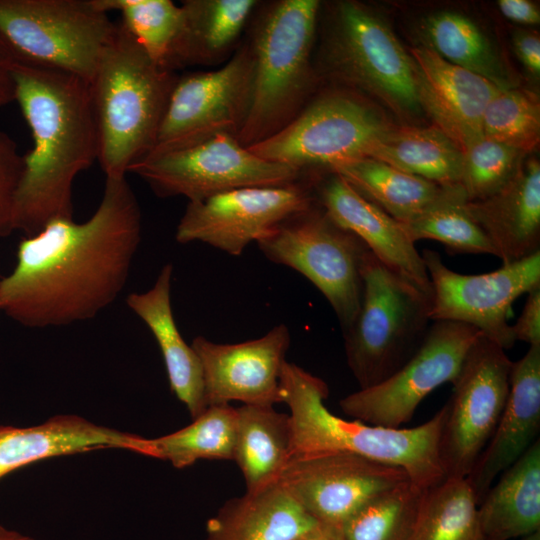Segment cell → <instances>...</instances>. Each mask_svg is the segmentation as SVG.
Returning a JSON list of instances; mask_svg holds the SVG:
<instances>
[{"instance_id": "6da1fadb", "label": "cell", "mask_w": 540, "mask_h": 540, "mask_svg": "<svg viewBox=\"0 0 540 540\" xmlns=\"http://www.w3.org/2000/svg\"><path fill=\"white\" fill-rule=\"evenodd\" d=\"M142 239V214L126 176L106 177L83 223L55 219L24 236L0 280V311L29 328L72 325L109 307L126 286Z\"/></svg>"}, {"instance_id": "7a4b0ae2", "label": "cell", "mask_w": 540, "mask_h": 540, "mask_svg": "<svg viewBox=\"0 0 540 540\" xmlns=\"http://www.w3.org/2000/svg\"><path fill=\"white\" fill-rule=\"evenodd\" d=\"M13 76L15 101L33 138L23 155L13 226L32 236L52 220L73 219V182L98 161L99 136L86 81L21 62Z\"/></svg>"}, {"instance_id": "3957f363", "label": "cell", "mask_w": 540, "mask_h": 540, "mask_svg": "<svg viewBox=\"0 0 540 540\" xmlns=\"http://www.w3.org/2000/svg\"><path fill=\"white\" fill-rule=\"evenodd\" d=\"M282 403L289 408L292 456L348 453L401 468L428 489L445 478L439 440L446 410L412 428H390L341 418L326 407L324 380L285 361L280 372Z\"/></svg>"}, {"instance_id": "277c9868", "label": "cell", "mask_w": 540, "mask_h": 540, "mask_svg": "<svg viewBox=\"0 0 540 540\" xmlns=\"http://www.w3.org/2000/svg\"><path fill=\"white\" fill-rule=\"evenodd\" d=\"M179 76L157 66L121 22L89 82L106 177L126 176L152 150Z\"/></svg>"}, {"instance_id": "5b68a950", "label": "cell", "mask_w": 540, "mask_h": 540, "mask_svg": "<svg viewBox=\"0 0 540 540\" xmlns=\"http://www.w3.org/2000/svg\"><path fill=\"white\" fill-rule=\"evenodd\" d=\"M319 9L317 0H279L258 15L249 41L250 107L237 135L244 147L273 136L304 109L315 79L311 53Z\"/></svg>"}, {"instance_id": "8992f818", "label": "cell", "mask_w": 540, "mask_h": 540, "mask_svg": "<svg viewBox=\"0 0 540 540\" xmlns=\"http://www.w3.org/2000/svg\"><path fill=\"white\" fill-rule=\"evenodd\" d=\"M358 314L343 331L347 365L359 389L396 372L415 353L432 322L430 298L367 250Z\"/></svg>"}, {"instance_id": "52a82bcc", "label": "cell", "mask_w": 540, "mask_h": 540, "mask_svg": "<svg viewBox=\"0 0 540 540\" xmlns=\"http://www.w3.org/2000/svg\"><path fill=\"white\" fill-rule=\"evenodd\" d=\"M116 24L95 0H0V36L18 62L88 84Z\"/></svg>"}, {"instance_id": "ba28073f", "label": "cell", "mask_w": 540, "mask_h": 540, "mask_svg": "<svg viewBox=\"0 0 540 540\" xmlns=\"http://www.w3.org/2000/svg\"><path fill=\"white\" fill-rule=\"evenodd\" d=\"M271 262L307 278L326 298L342 332L354 322L362 300L361 262L367 246L313 205L258 240Z\"/></svg>"}, {"instance_id": "9c48e42d", "label": "cell", "mask_w": 540, "mask_h": 540, "mask_svg": "<svg viewBox=\"0 0 540 540\" xmlns=\"http://www.w3.org/2000/svg\"><path fill=\"white\" fill-rule=\"evenodd\" d=\"M332 12L323 45L327 70L398 114L419 112L412 59L389 25L356 1L339 2Z\"/></svg>"}, {"instance_id": "30bf717a", "label": "cell", "mask_w": 540, "mask_h": 540, "mask_svg": "<svg viewBox=\"0 0 540 540\" xmlns=\"http://www.w3.org/2000/svg\"><path fill=\"white\" fill-rule=\"evenodd\" d=\"M128 172L142 178L158 197L183 196L189 202L243 187L291 184L302 173L255 155L227 133L188 148L145 157Z\"/></svg>"}, {"instance_id": "8fae6325", "label": "cell", "mask_w": 540, "mask_h": 540, "mask_svg": "<svg viewBox=\"0 0 540 540\" xmlns=\"http://www.w3.org/2000/svg\"><path fill=\"white\" fill-rule=\"evenodd\" d=\"M512 361L480 335L452 381L439 456L446 477H467L492 437L510 388Z\"/></svg>"}, {"instance_id": "7c38bea8", "label": "cell", "mask_w": 540, "mask_h": 540, "mask_svg": "<svg viewBox=\"0 0 540 540\" xmlns=\"http://www.w3.org/2000/svg\"><path fill=\"white\" fill-rule=\"evenodd\" d=\"M253 69L247 42L221 68L178 77L146 157L188 148L222 133L237 137L250 107Z\"/></svg>"}, {"instance_id": "4fadbf2b", "label": "cell", "mask_w": 540, "mask_h": 540, "mask_svg": "<svg viewBox=\"0 0 540 540\" xmlns=\"http://www.w3.org/2000/svg\"><path fill=\"white\" fill-rule=\"evenodd\" d=\"M389 126L360 100L330 94L306 105L283 129L248 149L263 159L300 171L310 166L331 169L369 157Z\"/></svg>"}, {"instance_id": "5bb4252c", "label": "cell", "mask_w": 540, "mask_h": 540, "mask_svg": "<svg viewBox=\"0 0 540 540\" xmlns=\"http://www.w3.org/2000/svg\"><path fill=\"white\" fill-rule=\"evenodd\" d=\"M475 327L433 321L415 353L391 376L339 402L341 410L371 425L400 428L432 391L457 376L476 339Z\"/></svg>"}, {"instance_id": "9a60e30c", "label": "cell", "mask_w": 540, "mask_h": 540, "mask_svg": "<svg viewBox=\"0 0 540 540\" xmlns=\"http://www.w3.org/2000/svg\"><path fill=\"white\" fill-rule=\"evenodd\" d=\"M430 283V320L451 321L478 329L505 351L516 342L508 316L515 300L540 286V251L484 274H461L440 254L422 251Z\"/></svg>"}, {"instance_id": "2e32d148", "label": "cell", "mask_w": 540, "mask_h": 540, "mask_svg": "<svg viewBox=\"0 0 540 540\" xmlns=\"http://www.w3.org/2000/svg\"><path fill=\"white\" fill-rule=\"evenodd\" d=\"M307 185L243 187L188 202L175 233L178 243L201 242L240 256L286 219L315 205Z\"/></svg>"}, {"instance_id": "e0dca14e", "label": "cell", "mask_w": 540, "mask_h": 540, "mask_svg": "<svg viewBox=\"0 0 540 540\" xmlns=\"http://www.w3.org/2000/svg\"><path fill=\"white\" fill-rule=\"evenodd\" d=\"M407 480L401 468L328 453L291 457L279 483L318 522L341 529L368 502Z\"/></svg>"}, {"instance_id": "ac0fdd59", "label": "cell", "mask_w": 540, "mask_h": 540, "mask_svg": "<svg viewBox=\"0 0 540 540\" xmlns=\"http://www.w3.org/2000/svg\"><path fill=\"white\" fill-rule=\"evenodd\" d=\"M290 342L285 324L239 343H215L203 336L195 337L191 346L201 363L207 408L234 401L261 406L282 403L280 372Z\"/></svg>"}, {"instance_id": "d6986e66", "label": "cell", "mask_w": 540, "mask_h": 540, "mask_svg": "<svg viewBox=\"0 0 540 540\" xmlns=\"http://www.w3.org/2000/svg\"><path fill=\"white\" fill-rule=\"evenodd\" d=\"M420 108L462 151L483 137L482 118L502 89L424 46L410 48Z\"/></svg>"}, {"instance_id": "ffe728a7", "label": "cell", "mask_w": 540, "mask_h": 540, "mask_svg": "<svg viewBox=\"0 0 540 540\" xmlns=\"http://www.w3.org/2000/svg\"><path fill=\"white\" fill-rule=\"evenodd\" d=\"M332 173L318 186L322 209L337 225L358 237L381 263L430 298L425 263L402 224Z\"/></svg>"}, {"instance_id": "44dd1931", "label": "cell", "mask_w": 540, "mask_h": 540, "mask_svg": "<svg viewBox=\"0 0 540 540\" xmlns=\"http://www.w3.org/2000/svg\"><path fill=\"white\" fill-rule=\"evenodd\" d=\"M540 345L512 363L508 398L495 431L466 477L478 505L494 480L539 438Z\"/></svg>"}, {"instance_id": "7402d4cb", "label": "cell", "mask_w": 540, "mask_h": 540, "mask_svg": "<svg viewBox=\"0 0 540 540\" xmlns=\"http://www.w3.org/2000/svg\"><path fill=\"white\" fill-rule=\"evenodd\" d=\"M503 264L540 251V164L524 159L515 177L495 194L466 202Z\"/></svg>"}, {"instance_id": "603a6c76", "label": "cell", "mask_w": 540, "mask_h": 540, "mask_svg": "<svg viewBox=\"0 0 540 540\" xmlns=\"http://www.w3.org/2000/svg\"><path fill=\"white\" fill-rule=\"evenodd\" d=\"M137 435L61 414L38 425L0 424V479L38 461L101 449L130 451Z\"/></svg>"}, {"instance_id": "cb8c5ba5", "label": "cell", "mask_w": 540, "mask_h": 540, "mask_svg": "<svg viewBox=\"0 0 540 540\" xmlns=\"http://www.w3.org/2000/svg\"><path fill=\"white\" fill-rule=\"evenodd\" d=\"M172 276L173 265L167 263L150 289L129 294L126 303L154 336L170 388L194 420L207 409L202 368L196 352L183 339L175 322L171 306Z\"/></svg>"}, {"instance_id": "d4e9b609", "label": "cell", "mask_w": 540, "mask_h": 540, "mask_svg": "<svg viewBox=\"0 0 540 540\" xmlns=\"http://www.w3.org/2000/svg\"><path fill=\"white\" fill-rule=\"evenodd\" d=\"M320 525L278 482L226 501L207 521L205 540H296Z\"/></svg>"}, {"instance_id": "484cf974", "label": "cell", "mask_w": 540, "mask_h": 540, "mask_svg": "<svg viewBox=\"0 0 540 540\" xmlns=\"http://www.w3.org/2000/svg\"><path fill=\"white\" fill-rule=\"evenodd\" d=\"M483 540H513L540 531V440L500 474L480 504Z\"/></svg>"}, {"instance_id": "4316f807", "label": "cell", "mask_w": 540, "mask_h": 540, "mask_svg": "<svg viewBox=\"0 0 540 540\" xmlns=\"http://www.w3.org/2000/svg\"><path fill=\"white\" fill-rule=\"evenodd\" d=\"M292 456L289 414L273 406L242 405L236 408L233 458L246 492H257L279 482Z\"/></svg>"}, {"instance_id": "83f0119b", "label": "cell", "mask_w": 540, "mask_h": 540, "mask_svg": "<svg viewBox=\"0 0 540 540\" xmlns=\"http://www.w3.org/2000/svg\"><path fill=\"white\" fill-rule=\"evenodd\" d=\"M398 222L408 223L429 209L447 185L401 171L364 157L330 169Z\"/></svg>"}, {"instance_id": "f1b7e54d", "label": "cell", "mask_w": 540, "mask_h": 540, "mask_svg": "<svg viewBox=\"0 0 540 540\" xmlns=\"http://www.w3.org/2000/svg\"><path fill=\"white\" fill-rule=\"evenodd\" d=\"M369 157L439 185L459 184L463 153L436 126H389Z\"/></svg>"}, {"instance_id": "f546056e", "label": "cell", "mask_w": 540, "mask_h": 540, "mask_svg": "<svg viewBox=\"0 0 540 540\" xmlns=\"http://www.w3.org/2000/svg\"><path fill=\"white\" fill-rule=\"evenodd\" d=\"M253 0H186L184 28L176 50L175 70L192 64H211L238 39L257 6Z\"/></svg>"}, {"instance_id": "4dcf8cb0", "label": "cell", "mask_w": 540, "mask_h": 540, "mask_svg": "<svg viewBox=\"0 0 540 540\" xmlns=\"http://www.w3.org/2000/svg\"><path fill=\"white\" fill-rule=\"evenodd\" d=\"M236 408L209 406L188 426L170 434L144 438L137 435L131 452L170 462L182 469L201 459L232 460Z\"/></svg>"}, {"instance_id": "1f68e13d", "label": "cell", "mask_w": 540, "mask_h": 540, "mask_svg": "<svg viewBox=\"0 0 540 540\" xmlns=\"http://www.w3.org/2000/svg\"><path fill=\"white\" fill-rule=\"evenodd\" d=\"M419 32L423 46L447 62L487 79L502 90L514 88L493 45L467 16L439 11L422 20Z\"/></svg>"}, {"instance_id": "d6a6232c", "label": "cell", "mask_w": 540, "mask_h": 540, "mask_svg": "<svg viewBox=\"0 0 540 540\" xmlns=\"http://www.w3.org/2000/svg\"><path fill=\"white\" fill-rule=\"evenodd\" d=\"M411 540H483L478 501L466 477L426 489Z\"/></svg>"}, {"instance_id": "836d02e7", "label": "cell", "mask_w": 540, "mask_h": 540, "mask_svg": "<svg viewBox=\"0 0 540 540\" xmlns=\"http://www.w3.org/2000/svg\"><path fill=\"white\" fill-rule=\"evenodd\" d=\"M105 12L118 11L121 23L159 67L175 72L184 12L170 0H95Z\"/></svg>"}, {"instance_id": "e575fe53", "label": "cell", "mask_w": 540, "mask_h": 540, "mask_svg": "<svg viewBox=\"0 0 540 540\" xmlns=\"http://www.w3.org/2000/svg\"><path fill=\"white\" fill-rule=\"evenodd\" d=\"M468 201L460 184L447 185L441 197L414 220L402 224L414 243L422 239L436 240L457 253L489 254L496 250L487 235L466 210Z\"/></svg>"}, {"instance_id": "d590c367", "label": "cell", "mask_w": 540, "mask_h": 540, "mask_svg": "<svg viewBox=\"0 0 540 540\" xmlns=\"http://www.w3.org/2000/svg\"><path fill=\"white\" fill-rule=\"evenodd\" d=\"M426 489L407 480L374 498L341 527L345 540H411Z\"/></svg>"}, {"instance_id": "8d00e7d4", "label": "cell", "mask_w": 540, "mask_h": 540, "mask_svg": "<svg viewBox=\"0 0 540 540\" xmlns=\"http://www.w3.org/2000/svg\"><path fill=\"white\" fill-rule=\"evenodd\" d=\"M482 134L528 154L540 139L538 98L520 89L500 90L485 108Z\"/></svg>"}, {"instance_id": "74e56055", "label": "cell", "mask_w": 540, "mask_h": 540, "mask_svg": "<svg viewBox=\"0 0 540 540\" xmlns=\"http://www.w3.org/2000/svg\"><path fill=\"white\" fill-rule=\"evenodd\" d=\"M527 154L482 137L463 152L460 185L468 201L487 198L517 174Z\"/></svg>"}, {"instance_id": "f35d334b", "label": "cell", "mask_w": 540, "mask_h": 540, "mask_svg": "<svg viewBox=\"0 0 540 540\" xmlns=\"http://www.w3.org/2000/svg\"><path fill=\"white\" fill-rule=\"evenodd\" d=\"M23 172V155L13 139L0 129V237L14 231L15 196Z\"/></svg>"}, {"instance_id": "ab89813d", "label": "cell", "mask_w": 540, "mask_h": 540, "mask_svg": "<svg viewBox=\"0 0 540 540\" xmlns=\"http://www.w3.org/2000/svg\"><path fill=\"white\" fill-rule=\"evenodd\" d=\"M515 340L540 345V286L528 293L523 310L512 325Z\"/></svg>"}, {"instance_id": "60d3db41", "label": "cell", "mask_w": 540, "mask_h": 540, "mask_svg": "<svg viewBox=\"0 0 540 540\" xmlns=\"http://www.w3.org/2000/svg\"><path fill=\"white\" fill-rule=\"evenodd\" d=\"M513 48L521 63L534 77L540 75V38L535 31L518 30L513 34Z\"/></svg>"}, {"instance_id": "b9f144b4", "label": "cell", "mask_w": 540, "mask_h": 540, "mask_svg": "<svg viewBox=\"0 0 540 540\" xmlns=\"http://www.w3.org/2000/svg\"><path fill=\"white\" fill-rule=\"evenodd\" d=\"M18 60L0 36V107L15 101L14 68Z\"/></svg>"}, {"instance_id": "7bdbcfd3", "label": "cell", "mask_w": 540, "mask_h": 540, "mask_svg": "<svg viewBox=\"0 0 540 540\" xmlns=\"http://www.w3.org/2000/svg\"><path fill=\"white\" fill-rule=\"evenodd\" d=\"M498 7L507 19L525 25H536L540 22L538 6L529 0H499Z\"/></svg>"}, {"instance_id": "ee69618b", "label": "cell", "mask_w": 540, "mask_h": 540, "mask_svg": "<svg viewBox=\"0 0 540 540\" xmlns=\"http://www.w3.org/2000/svg\"><path fill=\"white\" fill-rule=\"evenodd\" d=\"M296 540H345L342 530L337 527L321 524L311 532Z\"/></svg>"}, {"instance_id": "f6af8a7d", "label": "cell", "mask_w": 540, "mask_h": 540, "mask_svg": "<svg viewBox=\"0 0 540 540\" xmlns=\"http://www.w3.org/2000/svg\"><path fill=\"white\" fill-rule=\"evenodd\" d=\"M0 540H36L35 538L23 534L17 530L10 529L0 523Z\"/></svg>"}, {"instance_id": "bcb514c9", "label": "cell", "mask_w": 540, "mask_h": 540, "mask_svg": "<svg viewBox=\"0 0 540 540\" xmlns=\"http://www.w3.org/2000/svg\"><path fill=\"white\" fill-rule=\"evenodd\" d=\"M519 540H540V531L533 533L531 535H528L526 537L520 538Z\"/></svg>"}]
</instances>
